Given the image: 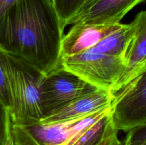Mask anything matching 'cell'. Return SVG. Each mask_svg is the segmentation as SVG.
Returning a JSON list of instances; mask_svg holds the SVG:
<instances>
[{
  "label": "cell",
  "mask_w": 146,
  "mask_h": 145,
  "mask_svg": "<svg viewBox=\"0 0 146 145\" xmlns=\"http://www.w3.org/2000/svg\"><path fill=\"white\" fill-rule=\"evenodd\" d=\"M110 115L117 130L128 132L146 125V72L113 95Z\"/></svg>",
  "instance_id": "6"
},
{
  "label": "cell",
  "mask_w": 146,
  "mask_h": 145,
  "mask_svg": "<svg viewBox=\"0 0 146 145\" xmlns=\"http://www.w3.org/2000/svg\"><path fill=\"white\" fill-rule=\"evenodd\" d=\"M5 145H14V139H13L12 133L10 134L8 140H7V143H6Z\"/></svg>",
  "instance_id": "18"
},
{
  "label": "cell",
  "mask_w": 146,
  "mask_h": 145,
  "mask_svg": "<svg viewBox=\"0 0 146 145\" xmlns=\"http://www.w3.org/2000/svg\"></svg>",
  "instance_id": "19"
},
{
  "label": "cell",
  "mask_w": 146,
  "mask_h": 145,
  "mask_svg": "<svg viewBox=\"0 0 146 145\" xmlns=\"http://www.w3.org/2000/svg\"><path fill=\"white\" fill-rule=\"evenodd\" d=\"M135 28L125 55V71L110 90L112 95L143 72H146V11L133 20Z\"/></svg>",
  "instance_id": "8"
},
{
  "label": "cell",
  "mask_w": 146,
  "mask_h": 145,
  "mask_svg": "<svg viewBox=\"0 0 146 145\" xmlns=\"http://www.w3.org/2000/svg\"><path fill=\"white\" fill-rule=\"evenodd\" d=\"M145 0H87L67 25L79 23L115 24Z\"/></svg>",
  "instance_id": "7"
},
{
  "label": "cell",
  "mask_w": 146,
  "mask_h": 145,
  "mask_svg": "<svg viewBox=\"0 0 146 145\" xmlns=\"http://www.w3.org/2000/svg\"><path fill=\"white\" fill-rule=\"evenodd\" d=\"M0 99L9 109L10 97L7 74L3 66L0 55Z\"/></svg>",
  "instance_id": "16"
},
{
  "label": "cell",
  "mask_w": 146,
  "mask_h": 145,
  "mask_svg": "<svg viewBox=\"0 0 146 145\" xmlns=\"http://www.w3.org/2000/svg\"><path fill=\"white\" fill-rule=\"evenodd\" d=\"M11 134V119L9 108L0 99V145H5Z\"/></svg>",
  "instance_id": "14"
},
{
  "label": "cell",
  "mask_w": 146,
  "mask_h": 145,
  "mask_svg": "<svg viewBox=\"0 0 146 145\" xmlns=\"http://www.w3.org/2000/svg\"><path fill=\"white\" fill-rule=\"evenodd\" d=\"M17 0H0V18Z\"/></svg>",
  "instance_id": "17"
},
{
  "label": "cell",
  "mask_w": 146,
  "mask_h": 145,
  "mask_svg": "<svg viewBox=\"0 0 146 145\" xmlns=\"http://www.w3.org/2000/svg\"><path fill=\"white\" fill-rule=\"evenodd\" d=\"M135 28L133 21L131 24H122L118 29L106 36L86 51L124 58L128 45L133 36Z\"/></svg>",
  "instance_id": "12"
},
{
  "label": "cell",
  "mask_w": 146,
  "mask_h": 145,
  "mask_svg": "<svg viewBox=\"0 0 146 145\" xmlns=\"http://www.w3.org/2000/svg\"><path fill=\"white\" fill-rule=\"evenodd\" d=\"M118 130L114 127L110 109L102 117L87 127L71 145H121Z\"/></svg>",
  "instance_id": "11"
},
{
  "label": "cell",
  "mask_w": 146,
  "mask_h": 145,
  "mask_svg": "<svg viewBox=\"0 0 146 145\" xmlns=\"http://www.w3.org/2000/svg\"><path fill=\"white\" fill-rule=\"evenodd\" d=\"M87 0H51L58 16L65 28L68 21L76 14Z\"/></svg>",
  "instance_id": "13"
},
{
  "label": "cell",
  "mask_w": 146,
  "mask_h": 145,
  "mask_svg": "<svg viewBox=\"0 0 146 145\" xmlns=\"http://www.w3.org/2000/svg\"><path fill=\"white\" fill-rule=\"evenodd\" d=\"M98 89L110 91L125 71V59L89 51L62 57L59 65Z\"/></svg>",
  "instance_id": "4"
},
{
  "label": "cell",
  "mask_w": 146,
  "mask_h": 145,
  "mask_svg": "<svg viewBox=\"0 0 146 145\" xmlns=\"http://www.w3.org/2000/svg\"><path fill=\"white\" fill-rule=\"evenodd\" d=\"M121 23L115 24H73L61 43V58L85 52L100 41L121 27ZM61 59V58H60Z\"/></svg>",
  "instance_id": "9"
},
{
  "label": "cell",
  "mask_w": 146,
  "mask_h": 145,
  "mask_svg": "<svg viewBox=\"0 0 146 145\" xmlns=\"http://www.w3.org/2000/svg\"><path fill=\"white\" fill-rule=\"evenodd\" d=\"M127 132L121 145H146V125L135 127Z\"/></svg>",
  "instance_id": "15"
},
{
  "label": "cell",
  "mask_w": 146,
  "mask_h": 145,
  "mask_svg": "<svg viewBox=\"0 0 146 145\" xmlns=\"http://www.w3.org/2000/svg\"><path fill=\"white\" fill-rule=\"evenodd\" d=\"M64 31L51 0H17L0 18V51L46 74L59 65Z\"/></svg>",
  "instance_id": "1"
},
{
  "label": "cell",
  "mask_w": 146,
  "mask_h": 145,
  "mask_svg": "<svg viewBox=\"0 0 146 145\" xmlns=\"http://www.w3.org/2000/svg\"><path fill=\"white\" fill-rule=\"evenodd\" d=\"M9 90L11 125H28L44 118L40 88L45 74L19 57L0 51Z\"/></svg>",
  "instance_id": "2"
},
{
  "label": "cell",
  "mask_w": 146,
  "mask_h": 145,
  "mask_svg": "<svg viewBox=\"0 0 146 145\" xmlns=\"http://www.w3.org/2000/svg\"><path fill=\"white\" fill-rule=\"evenodd\" d=\"M97 89L78 75L58 65L45 74L41 84L40 100L44 118Z\"/></svg>",
  "instance_id": "5"
},
{
  "label": "cell",
  "mask_w": 146,
  "mask_h": 145,
  "mask_svg": "<svg viewBox=\"0 0 146 145\" xmlns=\"http://www.w3.org/2000/svg\"><path fill=\"white\" fill-rule=\"evenodd\" d=\"M113 97L110 91L97 89L74 100L40 122L44 123L64 122L106 110L110 108Z\"/></svg>",
  "instance_id": "10"
},
{
  "label": "cell",
  "mask_w": 146,
  "mask_h": 145,
  "mask_svg": "<svg viewBox=\"0 0 146 145\" xmlns=\"http://www.w3.org/2000/svg\"><path fill=\"white\" fill-rule=\"evenodd\" d=\"M109 109L64 122L11 125L14 144L71 145L87 127L102 117Z\"/></svg>",
  "instance_id": "3"
}]
</instances>
